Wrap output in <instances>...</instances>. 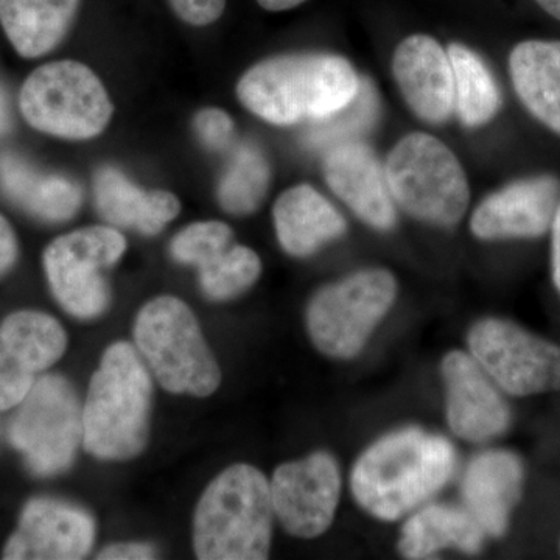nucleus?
Here are the masks:
<instances>
[{"instance_id": "nucleus-1", "label": "nucleus", "mask_w": 560, "mask_h": 560, "mask_svg": "<svg viewBox=\"0 0 560 560\" xmlns=\"http://www.w3.org/2000/svg\"><path fill=\"white\" fill-rule=\"evenodd\" d=\"M455 469L456 451L447 438L410 427L386 434L360 456L350 488L368 514L394 522L436 495Z\"/></svg>"}, {"instance_id": "nucleus-2", "label": "nucleus", "mask_w": 560, "mask_h": 560, "mask_svg": "<svg viewBox=\"0 0 560 560\" xmlns=\"http://www.w3.org/2000/svg\"><path fill=\"white\" fill-rule=\"evenodd\" d=\"M355 69L337 55H287L261 61L243 75L237 95L245 108L275 125L329 117L352 101Z\"/></svg>"}, {"instance_id": "nucleus-22", "label": "nucleus", "mask_w": 560, "mask_h": 560, "mask_svg": "<svg viewBox=\"0 0 560 560\" xmlns=\"http://www.w3.org/2000/svg\"><path fill=\"white\" fill-rule=\"evenodd\" d=\"M512 84L525 108L560 136V43L525 40L510 58Z\"/></svg>"}, {"instance_id": "nucleus-26", "label": "nucleus", "mask_w": 560, "mask_h": 560, "mask_svg": "<svg viewBox=\"0 0 560 560\" xmlns=\"http://www.w3.org/2000/svg\"><path fill=\"white\" fill-rule=\"evenodd\" d=\"M455 88V110L466 127L477 128L497 116L501 106L499 84L485 61L463 44L448 47Z\"/></svg>"}, {"instance_id": "nucleus-17", "label": "nucleus", "mask_w": 560, "mask_h": 560, "mask_svg": "<svg viewBox=\"0 0 560 560\" xmlns=\"http://www.w3.org/2000/svg\"><path fill=\"white\" fill-rule=\"evenodd\" d=\"M393 72L405 102L419 119L444 124L455 110L453 70L436 39L412 35L394 54Z\"/></svg>"}, {"instance_id": "nucleus-27", "label": "nucleus", "mask_w": 560, "mask_h": 560, "mask_svg": "<svg viewBox=\"0 0 560 560\" xmlns=\"http://www.w3.org/2000/svg\"><path fill=\"white\" fill-rule=\"evenodd\" d=\"M381 114L377 92L368 79H360L357 94L348 105L326 119L312 121L304 140L311 149L329 151L342 143L357 142L372 130Z\"/></svg>"}, {"instance_id": "nucleus-23", "label": "nucleus", "mask_w": 560, "mask_h": 560, "mask_svg": "<svg viewBox=\"0 0 560 560\" xmlns=\"http://www.w3.org/2000/svg\"><path fill=\"white\" fill-rule=\"evenodd\" d=\"M0 189L32 215L54 223L72 219L81 205V190L73 180L36 171L10 153L0 154Z\"/></svg>"}, {"instance_id": "nucleus-12", "label": "nucleus", "mask_w": 560, "mask_h": 560, "mask_svg": "<svg viewBox=\"0 0 560 560\" xmlns=\"http://www.w3.org/2000/svg\"><path fill=\"white\" fill-rule=\"evenodd\" d=\"M272 510L291 536L316 539L326 533L337 514L341 471L330 453L282 464L270 482Z\"/></svg>"}, {"instance_id": "nucleus-37", "label": "nucleus", "mask_w": 560, "mask_h": 560, "mask_svg": "<svg viewBox=\"0 0 560 560\" xmlns=\"http://www.w3.org/2000/svg\"><path fill=\"white\" fill-rule=\"evenodd\" d=\"M261 9L268 11H285L301 5L305 0H257Z\"/></svg>"}, {"instance_id": "nucleus-8", "label": "nucleus", "mask_w": 560, "mask_h": 560, "mask_svg": "<svg viewBox=\"0 0 560 560\" xmlns=\"http://www.w3.org/2000/svg\"><path fill=\"white\" fill-rule=\"evenodd\" d=\"M21 110L36 130L72 140L95 138L113 116L102 81L77 61L36 69L22 86Z\"/></svg>"}, {"instance_id": "nucleus-34", "label": "nucleus", "mask_w": 560, "mask_h": 560, "mask_svg": "<svg viewBox=\"0 0 560 560\" xmlns=\"http://www.w3.org/2000/svg\"><path fill=\"white\" fill-rule=\"evenodd\" d=\"M154 548L147 544L110 545L97 556L101 560H147L154 559Z\"/></svg>"}, {"instance_id": "nucleus-16", "label": "nucleus", "mask_w": 560, "mask_h": 560, "mask_svg": "<svg viewBox=\"0 0 560 560\" xmlns=\"http://www.w3.org/2000/svg\"><path fill=\"white\" fill-rule=\"evenodd\" d=\"M324 176L334 194L368 226L393 230L396 208L385 168L371 147L357 140L326 151Z\"/></svg>"}, {"instance_id": "nucleus-7", "label": "nucleus", "mask_w": 560, "mask_h": 560, "mask_svg": "<svg viewBox=\"0 0 560 560\" xmlns=\"http://www.w3.org/2000/svg\"><path fill=\"white\" fill-rule=\"evenodd\" d=\"M396 298L397 280L382 268L357 271L324 287L307 308L313 345L331 359H353L388 315Z\"/></svg>"}, {"instance_id": "nucleus-32", "label": "nucleus", "mask_w": 560, "mask_h": 560, "mask_svg": "<svg viewBox=\"0 0 560 560\" xmlns=\"http://www.w3.org/2000/svg\"><path fill=\"white\" fill-rule=\"evenodd\" d=\"M195 130H197L201 143L213 151L226 149L234 138V124H232L231 117L215 108L205 109L197 114Z\"/></svg>"}, {"instance_id": "nucleus-35", "label": "nucleus", "mask_w": 560, "mask_h": 560, "mask_svg": "<svg viewBox=\"0 0 560 560\" xmlns=\"http://www.w3.org/2000/svg\"><path fill=\"white\" fill-rule=\"evenodd\" d=\"M18 257L16 235L11 230L9 221L0 215V276L13 267Z\"/></svg>"}, {"instance_id": "nucleus-29", "label": "nucleus", "mask_w": 560, "mask_h": 560, "mask_svg": "<svg viewBox=\"0 0 560 560\" xmlns=\"http://www.w3.org/2000/svg\"><path fill=\"white\" fill-rule=\"evenodd\" d=\"M261 261L246 246H228L200 267V283L206 296L213 301H228L256 283Z\"/></svg>"}, {"instance_id": "nucleus-31", "label": "nucleus", "mask_w": 560, "mask_h": 560, "mask_svg": "<svg viewBox=\"0 0 560 560\" xmlns=\"http://www.w3.org/2000/svg\"><path fill=\"white\" fill-rule=\"evenodd\" d=\"M35 385V372L0 348V411L21 405Z\"/></svg>"}, {"instance_id": "nucleus-15", "label": "nucleus", "mask_w": 560, "mask_h": 560, "mask_svg": "<svg viewBox=\"0 0 560 560\" xmlns=\"http://www.w3.org/2000/svg\"><path fill=\"white\" fill-rule=\"evenodd\" d=\"M560 205L555 176L515 180L489 195L471 215V232L481 241L536 238L550 230Z\"/></svg>"}, {"instance_id": "nucleus-19", "label": "nucleus", "mask_w": 560, "mask_h": 560, "mask_svg": "<svg viewBox=\"0 0 560 560\" xmlns=\"http://www.w3.org/2000/svg\"><path fill=\"white\" fill-rule=\"evenodd\" d=\"M272 215L280 245L294 257L312 256L348 230L345 217L307 184L283 191Z\"/></svg>"}, {"instance_id": "nucleus-3", "label": "nucleus", "mask_w": 560, "mask_h": 560, "mask_svg": "<svg viewBox=\"0 0 560 560\" xmlns=\"http://www.w3.org/2000/svg\"><path fill=\"white\" fill-rule=\"evenodd\" d=\"M153 383L128 342H114L92 375L83 408V445L95 458L127 460L149 440Z\"/></svg>"}, {"instance_id": "nucleus-28", "label": "nucleus", "mask_w": 560, "mask_h": 560, "mask_svg": "<svg viewBox=\"0 0 560 560\" xmlns=\"http://www.w3.org/2000/svg\"><path fill=\"white\" fill-rule=\"evenodd\" d=\"M270 165L259 147L243 143L232 156L219 186L221 208L232 215H248L259 208L270 184Z\"/></svg>"}, {"instance_id": "nucleus-33", "label": "nucleus", "mask_w": 560, "mask_h": 560, "mask_svg": "<svg viewBox=\"0 0 560 560\" xmlns=\"http://www.w3.org/2000/svg\"><path fill=\"white\" fill-rule=\"evenodd\" d=\"M168 3L180 20L201 27L219 20L226 0H168Z\"/></svg>"}, {"instance_id": "nucleus-5", "label": "nucleus", "mask_w": 560, "mask_h": 560, "mask_svg": "<svg viewBox=\"0 0 560 560\" xmlns=\"http://www.w3.org/2000/svg\"><path fill=\"white\" fill-rule=\"evenodd\" d=\"M135 340L168 393L206 397L219 389V363L194 313L178 298L161 296L143 305L136 318Z\"/></svg>"}, {"instance_id": "nucleus-18", "label": "nucleus", "mask_w": 560, "mask_h": 560, "mask_svg": "<svg viewBox=\"0 0 560 560\" xmlns=\"http://www.w3.org/2000/svg\"><path fill=\"white\" fill-rule=\"evenodd\" d=\"M523 482L525 467L515 453L497 448L471 459L463 478V499L486 536L506 533L512 511L522 499Z\"/></svg>"}, {"instance_id": "nucleus-39", "label": "nucleus", "mask_w": 560, "mask_h": 560, "mask_svg": "<svg viewBox=\"0 0 560 560\" xmlns=\"http://www.w3.org/2000/svg\"><path fill=\"white\" fill-rule=\"evenodd\" d=\"M537 3L547 11L548 14H551L552 18L560 21V0H536Z\"/></svg>"}, {"instance_id": "nucleus-11", "label": "nucleus", "mask_w": 560, "mask_h": 560, "mask_svg": "<svg viewBox=\"0 0 560 560\" xmlns=\"http://www.w3.org/2000/svg\"><path fill=\"white\" fill-rule=\"evenodd\" d=\"M470 355L511 396L560 389V348L511 320L486 318L469 331Z\"/></svg>"}, {"instance_id": "nucleus-9", "label": "nucleus", "mask_w": 560, "mask_h": 560, "mask_svg": "<svg viewBox=\"0 0 560 560\" xmlns=\"http://www.w3.org/2000/svg\"><path fill=\"white\" fill-rule=\"evenodd\" d=\"M10 441L39 477L69 469L83 442V408L60 375L35 382L10 425Z\"/></svg>"}, {"instance_id": "nucleus-25", "label": "nucleus", "mask_w": 560, "mask_h": 560, "mask_svg": "<svg viewBox=\"0 0 560 560\" xmlns=\"http://www.w3.org/2000/svg\"><path fill=\"white\" fill-rule=\"evenodd\" d=\"M66 346L68 337L61 324L44 313H13L0 326V348L35 374L57 363Z\"/></svg>"}, {"instance_id": "nucleus-20", "label": "nucleus", "mask_w": 560, "mask_h": 560, "mask_svg": "<svg viewBox=\"0 0 560 560\" xmlns=\"http://www.w3.org/2000/svg\"><path fill=\"white\" fill-rule=\"evenodd\" d=\"M95 202L103 219L142 234H158L180 210L178 198L168 191H143L117 168H101L94 180Z\"/></svg>"}, {"instance_id": "nucleus-14", "label": "nucleus", "mask_w": 560, "mask_h": 560, "mask_svg": "<svg viewBox=\"0 0 560 560\" xmlns=\"http://www.w3.org/2000/svg\"><path fill=\"white\" fill-rule=\"evenodd\" d=\"M95 522L81 508L51 499H36L22 511L3 559L77 560L90 555Z\"/></svg>"}, {"instance_id": "nucleus-21", "label": "nucleus", "mask_w": 560, "mask_h": 560, "mask_svg": "<svg viewBox=\"0 0 560 560\" xmlns=\"http://www.w3.org/2000/svg\"><path fill=\"white\" fill-rule=\"evenodd\" d=\"M486 533L466 510L448 504L418 508L401 528L399 551L407 559H430L438 552L455 550L477 555Z\"/></svg>"}, {"instance_id": "nucleus-10", "label": "nucleus", "mask_w": 560, "mask_h": 560, "mask_svg": "<svg viewBox=\"0 0 560 560\" xmlns=\"http://www.w3.org/2000/svg\"><path fill=\"white\" fill-rule=\"evenodd\" d=\"M127 242L113 228L91 226L51 242L44 268L61 307L80 319L101 316L109 305V289L102 271L124 256Z\"/></svg>"}, {"instance_id": "nucleus-24", "label": "nucleus", "mask_w": 560, "mask_h": 560, "mask_svg": "<svg viewBox=\"0 0 560 560\" xmlns=\"http://www.w3.org/2000/svg\"><path fill=\"white\" fill-rule=\"evenodd\" d=\"M80 0H0V24L18 54L38 58L68 33Z\"/></svg>"}, {"instance_id": "nucleus-13", "label": "nucleus", "mask_w": 560, "mask_h": 560, "mask_svg": "<svg viewBox=\"0 0 560 560\" xmlns=\"http://www.w3.org/2000/svg\"><path fill=\"white\" fill-rule=\"evenodd\" d=\"M447 397V422L460 440L486 442L495 440L508 430L511 411L470 353L453 350L441 364Z\"/></svg>"}, {"instance_id": "nucleus-6", "label": "nucleus", "mask_w": 560, "mask_h": 560, "mask_svg": "<svg viewBox=\"0 0 560 560\" xmlns=\"http://www.w3.org/2000/svg\"><path fill=\"white\" fill-rule=\"evenodd\" d=\"M385 175L394 202L425 223L453 226L469 208L463 165L440 139L425 132H412L397 142Z\"/></svg>"}, {"instance_id": "nucleus-38", "label": "nucleus", "mask_w": 560, "mask_h": 560, "mask_svg": "<svg viewBox=\"0 0 560 560\" xmlns=\"http://www.w3.org/2000/svg\"><path fill=\"white\" fill-rule=\"evenodd\" d=\"M9 125V106H7L5 95L0 91V132L5 131Z\"/></svg>"}, {"instance_id": "nucleus-36", "label": "nucleus", "mask_w": 560, "mask_h": 560, "mask_svg": "<svg viewBox=\"0 0 560 560\" xmlns=\"http://www.w3.org/2000/svg\"><path fill=\"white\" fill-rule=\"evenodd\" d=\"M552 231V278L560 293V205L551 224Z\"/></svg>"}, {"instance_id": "nucleus-30", "label": "nucleus", "mask_w": 560, "mask_h": 560, "mask_svg": "<svg viewBox=\"0 0 560 560\" xmlns=\"http://www.w3.org/2000/svg\"><path fill=\"white\" fill-rule=\"evenodd\" d=\"M232 230L221 221H201L187 226L172 242V256L180 264L202 267L231 246Z\"/></svg>"}, {"instance_id": "nucleus-4", "label": "nucleus", "mask_w": 560, "mask_h": 560, "mask_svg": "<svg viewBox=\"0 0 560 560\" xmlns=\"http://www.w3.org/2000/svg\"><path fill=\"white\" fill-rule=\"evenodd\" d=\"M270 482L249 464L221 471L198 501L195 555L201 560H260L270 555Z\"/></svg>"}]
</instances>
